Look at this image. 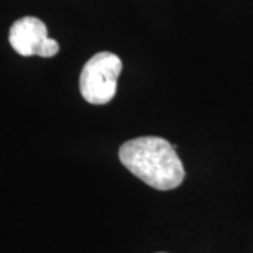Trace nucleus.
<instances>
[{"label": "nucleus", "mask_w": 253, "mask_h": 253, "mask_svg": "<svg viewBox=\"0 0 253 253\" xmlns=\"http://www.w3.org/2000/svg\"><path fill=\"white\" fill-rule=\"evenodd\" d=\"M121 163L138 179L156 190H172L184 180V168L176 148L159 136H141L121 145Z\"/></svg>", "instance_id": "nucleus-1"}, {"label": "nucleus", "mask_w": 253, "mask_h": 253, "mask_svg": "<svg viewBox=\"0 0 253 253\" xmlns=\"http://www.w3.org/2000/svg\"><path fill=\"white\" fill-rule=\"evenodd\" d=\"M161 253H163V252H161Z\"/></svg>", "instance_id": "nucleus-4"}, {"label": "nucleus", "mask_w": 253, "mask_h": 253, "mask_svg": "<svg viewBox=\"0 0 253 253\" xmlns=\"http://www.w3.org/2000/svg\"><path fill=\"white\" fill-rule=\"evenodd\" d=\"M123 62L113 52H99L83 66L79 79L83 99L90 104L101 106L113 100L117 91V79Z\"/></svg>", "instance_id": "nucleus-2"}, {"label": "nucleus", "mask_w": 253, "mask_h": 253, "mask_svg": "<svg viewBox=\"0 0 253 253\" xmlns=\"http://www.w3.org/2000/svg\"><path fill=\"white\" fill-rule=\"evenodd\" d=\"M48 38L49 37L46 26L37 17L27 16L20 18L10 27V45L17 54L23 56H40Z\"/></svg>", "instance_id": "nucleus-3"}]
</instances>
